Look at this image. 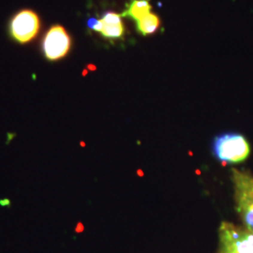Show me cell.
I'll list each match as a JSON object with an SVG mask.
<instances>
[{
    "instance_id": "cell-1",
    "label": "cell",
    "mask_w": 253,
    "mask_h": 253,
    "mask_svg": "<svg viewBox=\"0 0 253 253\" xmlns=\"http://www.w3.org/2000/svg\"><path fill=\"white\" fill-rule=\"evenodd\" d=\"M231 173L236 212L244 228L253 234V174L235 168Z\"/></svg>"
},
{
    "instance_id": "cell-2",
    "label": "cell",
    "mask_w": 253,
    "mask_h": 253,
    "mask_svg": "<svg viewBox=\"0 0 253 253\" xmlns=\"http://www.w3.org/2000/svg\"><path fill=\"white\" fill-rule=\"evenodd\" d=\"M213 156L221 162H243L250 154V145L246 137L238 132L227 131L217 135L211 144Z\"/></svg>"
},
{
    "instance_id": "cell-3",
    "label": "cell",
    "mask_w": 253,
    "mask_h": 253,
    "mask_svg": "<svg viewBox=\"0 0 253 253\" xmlns=\"http://www.w3.org/2000/svg\"><path fill=\"white\" fill-rule=\"evenodd\" d=\"M217 253H253V234L244 227L222 221L219 227Z\"/></svg>"
},
{
    "instance_id": "cell-4",
    "label": "cell",
    "mask_w": 253,
    "mask_h": 253,
    "mask_svg": "<svg viewBox=\"0 0 253 253\" xmlns=\"http://www.w3.org/2000/svg\"><path fill=\"white\" fill-rule=\"evenodd\" d=\"M71 46V39L62 25H53L45 34L42 49L46 59L50 61L65 57Z\"/></svg>"
},
{
    "instance_id": "cell-5",
    "label": "cell",
    "mask_w": 253,
    "mask_h": 253,
    "mask_svg": "<svg viewBox=\"0 0 253 253\" xmlns=\"http://www.w3.org/2000/svg\"><path fill=\"white\" fill-rule=\"evenodd\" d=\"M39 25V19L36 12L31 10H23L11 19L10 33L19 43H26L38 34Z\"/></svg>"
},
{
    "instance_id": "cell-6",
    "label": "cell",
    "mask_w": 253,
    "mask_h": 253,
    "mask_svg": "<svg viewBox=\"0 0 253 253\" xmlns=\"http://www.w3.org/2000/svg\"><path fill=\"white\" fill-rule=\"evenodd\" d=\"M120 14L108 11L100 19L102 23V28L100 34L102 37L111 39H121L125 33V27L122 23Z\"/></svg>"
},
{
    "instance_id": "cell-7",
    "label": "cell",
    "mask_w": 253,
    "mask_h": 253,
    "mask_svg": "<svg viewBox=\"0 0 253 253\" xmlns=\"http://www.w3.org/2000/svg\"><path fill=\"white\" fill-rule=\"evenodd\" d=\"M150 10L151 5L148 0H130L121 16L130 18L137 22L138 20L150 13Z\"/></svg>"
},
{
    "instance_id": "cell-8",
    "label": "cell",
    "mask_w": 253,
    "mask_h": 253,
    "mask_svg": "<svg viewBox=\"0 0 253 253\" xmlns=\"http://www.w3.org/2000/svg\"><path fill=\"white\" fill-rule=\"evenodd\" d=\"M136 23L137 31L142 36H148L156 32L159 26V19L154 13H148L142 19L138 20Z\"/></svg>"
},
{
    "instance_id": "cell-9",
    "label": "cell",
    "mask_w": 253,
    "mask_h": 253,
    "mask_svg": "<svg viewBox=\"0 0 253 253\" xmlns=\"http://www.w3.org/2000/svg\"><path fill=\"white\" fill-rule=\"evenodd\" d=\"M10 203H11L10 200L8 198H4V199L0 200V206H2V207H10Z\"/></svg>"
},
{
    "instance_id": "cell-10",
    "label": "cell",
    "mask_w": 253,
    "mask_h": 253,
    "mask_svg": "<svg viewBox=\"0 0 253 253\" xmlns=\"http://www.w3.org/2000/svg\"><path fill=\"white\" fill-rule=\"evenodd\" d=\"M15 136H16V133H14V132H8L7 133V138H8V140H7V142H6L7 144H9L10 141L15 138Z\"/></svg>"
}]
</instances>
